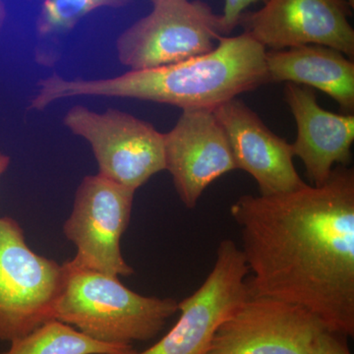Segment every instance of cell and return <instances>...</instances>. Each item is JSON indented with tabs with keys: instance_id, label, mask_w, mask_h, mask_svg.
Here are the masks:
<instances>
[{
	"instance_id": "obj_1",
	"label": "cell",
	"mask_w": 354,
	"mask_h": 354,
	"mask_svg": "<svg viewBox=\"0 0 354 354\" xmlns=\"http://www.w3.org/2000/svg\"><path fill=\"white\" fill-rule=\"evenodd\" d=\"M241 230L250 297L306 309L330 332L354 335V171L323 185L243 195L230 207Z\"/></svg>"
},
{
	"instance_id": "obj_2",
	"label": "cell",
	"mask_w": 354,
	"mask_h": 354,
	"mask_svg": "<svg viewBox=\"0 0 354 354\" xmlns=\"http://www.w3.org/2000/svg\"><path fill=\"white\" fill-rule=\"evenodd\" d=\"M266 48L247 32L221 37L213 50L179 64L104 79L53 73L41 79L32 111L76 97L133 99L185 109H214L268 83Z\"/></svg>"
},
{
	"instance_id": "obj_3",
	"label": "cell",
	"mask_w": 354,
	"mask_h": 354,
	"mask_svg": "<svg viewBox=\"0 0 354 354\" xmlns=\"http://www.w3.org/2000/svg\"><path fill=\"white\" fill-rule=\"evenodd\" d=\"M55 319L95 341L132 346L152 339L178 311L174 298L143 297L118 277L84 269L66 261Z\"/></svg>"
},
{
	"instance_id": "obj_4",
	"label": "cell",
	"mask_w": 354,
	"mask_h": 354,
	"mask_svg": "<svg viewBox=\"0 0 354 354\" xmlns=\"http://www.w3.org/2000/svg\"><path fill=\"white\" fill-rule=\"evenodd\" d=\"M153 10L118 37L129 71L158 68L206 55L221 38L220 15L201 0H155Z\"/></svg>"
},
{
	"instance_id": "obj_5",
	"label": "cell",
	"mask_w": 354,
	"mask_h": 354,
	"mask_svg": "<svg viewBox=\"0 0 354 354\" xmlns=\"http://www.w3.org/2000/svg\"><path fill=\"white\" fill-rule=\"evenodd\" d=\"M64 266L34 252L19 223L0 218V339L12 342L55 319Z\"/></svg>"
},
{
	"instance_id": "obj_6",
	"label": "cell",
	"mask_w": 354,
	"mask_h": 354,
	"mask_svg": "<svg viewBox=\"0 0 354 354\" xmlns=\"http://www.w3.org/2000/svg\"><path fill=\"white\" fill-rule=\"evenodd\" d=\"M65 127L90 144L100 176L136 191L165 171L164 133L124 111L95 113L74 106L65 113Z\"/></svg>"
},
{
	"instance_id": "obj_7",
	"label": "cell",
	"mask_w": 354,
	"mask_h": 354,
	"mask_svg": "<svg viewBox=\"0 0 354 354\" xmlns=\"http://www.w3.org/2000/svg\"><path fill=\"white\" fill-rule=\"evenodd\" d=\"M135 192L99 174L83 179L64 225L65 236L77 248L72 265L109 276L134 274L121 253L120 241L129 225Z\"/></svg>"
},
{
	"instance_id": "obj_8",
	"label": "cell",
	"mask_w": 354,
	"mask_h": 354,
	"mask_svg": "<svg viewBox=\"0 0 354 354\" xmlns=\"http://www.w3.org/2000/svg\"><path fill=\"white\" fill-rule=\"evenodd\" d=\"M249 269L230 239L218 244L213 269L202 286L178 302V321L152 348L130 354H205L216 330L249 297Z\"/></svg>"
},
{
	"instance_id": "obj_9",
	"label": "cell",
	"mask_w": 354,
	"mask_h": 354,
	"mask_svg": "<svg viewBox=\"0 0 354 354\" xmlns=\"http://www.w3.org/2000/svg\"><path fill=\"white\" fill-rule=\"evenodd\" d=\"M323 328L306 309L249 295L218 327L205 354H310Z\"/></svg>"
},
{
	"instance_id": "obj_10",
	"label": "cell",
	"mask_w": 354,
	"mask_h": 354,
	"mask_svg": "<svg viewBox=\"0 0 354 354\" xmlns=\"http://www.w3.org/2000/svg\"><path fill=\"white\" fill-rule=\"evenodd\" d=\"M346 0H268L239 25L264 48L286 50L318 44L354 57V30Z\"/></svg>"
},
{
	"instance_id": "obj_11",
	"label": "cell",
	"mask_w": 354,
	"mask_h": 354,
	"mask_svg": "<svg viewBox=\"0 0 354 354\" xmlns=\"http://www.w3.org/2000/svg\"><path fill=\"white\" fill-rule=\"evenodd\" d=\"M165 169L184 206L196 207L209 184L237 169L227 134L209 109H185L164 133Z\"/></svg>"
},
{
	"instance_id": "obj_12",
	"label": "cell",
	"mask_w": 354,
	"mask_h": 354,
	"mask_svg": "<svg viewBox=\"0 0 354 354\" xmlns=\"http://www.w3.org/2000/svg\"><path fill=\"white\" fill-rule=\"evenodd\" d=\"M227 134L237 169L255 179L261 195L290 192L305 185L293 164L292 146L274 134L241 100L214 109Z\"/></svg>"
},
{
	"instance_id": "obj_13",
	"label": "cell",
	"mask_w": 354,
	"mask_h": 354,
	"mask_svg": "<svg viewBox=\"0 0 354 354\" xmlns=\"http://www.w3.org/2000/svg\"><path fill=\"white\" fill-rule=\"evenodd\" d=\"M285 97L297 127V139L291 144L295 157L304 162L313 185H323L335 165L348 167L351 162L354 115L323 109L314 91L297 84H286Z\"/></svg>"
},
{
	"instance_id": "obj_14",
	"label": "cell",
	"mask_w": 354,
	"mask_h": 354,
	"mask_svg": "<svg viewBox=\"0 0 354 354\" xmlns=\"http://www.w3.org/2000/svg\"><path fill=\"white\" fill-rule=\"evenodd\" d=\"M268 83L315 88L330 95L344 114L354 113L353 60L328 46L307 44L266 53Z\"/></svg>"
},
{
	"instance_id": "obj_15",
	"label": "cell",
	"mask_w": 354,
	"mask_h": 354,
	"mask_svg": "<svg viewBox=\"0 0 354 354\" xmlns=\"http://www.w3.org/2000/svg\"><path fill=\"white\" fill-rule=\"evenodd\" d=\"M132 346L95 341L68 324L48 321L31 333L14 339L1 354H130Z\"/></svg>"
},
{
	"instance_id": "obj_16",
	"label": "cell",
	"mask_w": 354,
	"mask_h": 354,
	"mask_svg": "<svg viewBox=\"0 0 354 354\" xmlns=\"http://www.w3.org/2000/svg\"><path fill=\"white\" fill-rule=\"evenodd\" d=\"M132 0H44L37 20L39 38H57L73 29L79 21L97 9L121 8Z\"/></svg>"
},
{
	"instance_id": "obj_17",
	"label": "cell",
	"mask_w": 354,
	"mask_h": 354,
	"mask_svg": "<svg viewBox=\"0 0 354 354\" xmlns=\"http://www.w3.org/2000/svg\"><path fill=\"white\" fill-rule=\"evenodd\" d=\"M346 337L323 328L314 337L310 354H351Z\"/></svg>"
},
{
	"instance_id": "obj_18",
	"label": "cell",
	"mask_w": 354,
	"mask_h": 354,
	"mask_svg": "<svg viewBox=\"0 0 354 354\" xmlns=\"http://www.w3.org/2000/svg\"><path fill=\"white\" fill-rule=\"evenodd\" d=\"M268 0H225L223 12L220 15L221 35L227 36L239 25L247 7L258 2L266 3Z\"/></svg>"
},
{
	"instance_id": "obj_19",
	"label": "cell",
	"mask_w": 354,
	"mask_h": 354,
	"mask_svg": "<svg viewBox=\"0 0 354 354\" xmlns=\"http://www.w3.org/2000/svg\"><path fill=\"white\" fill-rule=\"evenodd\" d=\"M10 165V158L2 152H0V176L6 171Z\"/></svg>"
},
{
	"instance_id": "obj_20",
	"label": "cell",
	"mask_w": 354,
	"mask_h": 354,
	"mask_svg": "<svg viewBox=\"0 0 354 354\" xmlns=\"http://www.w3.org/2000/svg\"><path fill=\"white\" fill-rule=\"evenodd\" d=\"M6 15L7 13L6 6H4L3 1L0 0V32H1L2 29H3L4 23H6Z\"/></svg>"
},
{
	"instance_id": "obj_21",
	"label": "cell",
	"mask_w": 354,
	"mask_h": 354,
	"mask_svg": "<svg viewBox=\"0 0 354 354\" xmlns=\"http://www.w3.org/2000/svg\"><path fill=\"white\" fill-rule=\"evenodd\" d=\"M346 2H348V6L351 7V8H353L354 7V0H346Z\"/></svg>"
},
{
	"instance_id": "obj_22",
	"label": "cell",
	"mask_w": 354,
	"mask_h": 354,
	"mask_svg": "<svg viewBox=\"0 0 354 354\" xmlns=\"http://www.w3.org/2000/svg\"><path fill=\"white\" fill-rule=\"evenodd\" d=\"M151 1H152V2H153V1H155V0H151Z\"/></svg>"
}]
</instances>
